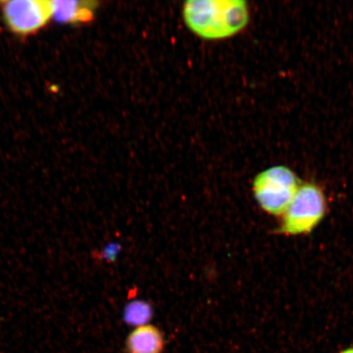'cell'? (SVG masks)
I'll return each instance as SVG.
<instances>
[{
  "label": "cell",
  "instance_id": "ba28073f",
  "mask_svg": "<svg viewBox=\"0 0 353 353\" xmlns=\"http://www.w3.org/2000/svg\"><path fill=\"white\" fill-rule=\"evenodd\" d=\"M120 250V247L116 244H110L105 246V248L101 251L98 258L108 260V261H114L117 258V252Z\"/></svg>",
  "mask_w": 353,
  "mask_h": 353
},
{
  "label": "cell",
  "instance_id": "277c9868",
  "mask_svg": "<svg viewBox=\"0 0 353 353\" xmlns=\"http://www.w3.org/2000/svg\"><path fill=\"white\" fill-rule=\"evenodd\" d=\"M0 7L8 28L21 37L39 32L52 19L51 1L46 0H8Z\"/></svg>",
  "mask_w": 353,
  "mask_h": 353
},
{
  "label": "cell",
  "instance_id": "3957f363",
  "mask_svg": "<svg viewBox=\"0 0 353 353\" xmlns=\"http://www.w3.org/2000/svg\"><path fill=\"white\" fill-rule=\"evenodd\" d=\"M300 185L297 175L290 168L273 166L255 176L254 196L264 212L281 217L296 195Z\"/></svg>",
  "mask_w": 353,
  "mask_h": 353
},
{
  "label": "cell",
  "instance_id": "7a4b0ae2",
  "mask_svg": "<svg viewBox=\"0 0 353 353\" xmlns=\"http://www.w3.org/2000/svg\"><path fill=\"white\" fill-rule=\"evenodd\" d=\"M327 213V201L323 190L312 183H301L296 195L281 216L278 233L301 236L311 233Z\"/></svg>",
  "mask_w": 353,
  "mask_h": 353
},
{
  "label": "cell",
  "instance_id": "52a82bcc",
  "mask_svg": "<svg viewBox=\"0 0 353 353\" xmlns=\"http://www.w3.org/2000/svg\"><path fill=\"white\" fill-rule=\"evenodd\" d=\"M152 308L149 303L144 301H134L128 304L123 312V320L126 323L135 325L148 324V321L152 317Z\"/></svg>",
  "mask_w": 353,
  "mask_h": 353
},
{
  "label": "cell",
  "instance_id": "5b68a950",
  "mask_svg": "<svg viewBox=\"0 0 353 353\" xmlns=\"http://www.w3.org/2000/svg\"><path fill=\"white\" fill-rule=\"evenodd\" d=\"M98 3L85 0L51 1L52 19L61 24L82 25L94 19Z\"/></svg>",
  "mask_w": 353,
  "mask_h": 353
},
{
  "label": "cell",
  "instance_id": "8992f818",
  "mask_svg": "<svg viewBox=\"0 0 353 353\" xmlns=\"http://www.w3.org/2000/svg\"><path fill=\"white\" fill-rule=\"evenodd\" d=\"M126 353H163L165 339L162 331L151 324L138 326L128 335Z\"/></svg>",
  "mask_w": 353,
  "mask_h": 353
},
{
  "label": "cell",
  "instance_id": "9c48e42d",
  "mask_svg": "<svg viewBox=\"0 0 353 353\" xmlns=\"http://www.w3.org/2000/svg\"><path fill=\"white\" fill-rule=\"evenodd\" d=\"M339 353H353V347L346 348V350H344L343 351Z\"/></svg>",
  "mask_w": 353,
  "mask_h": 353
},
{
  "label": "cell",
  "instance_id": "6da1fadb",
  "mask_svg": "<svg viewBox=\"0 0 353 353\" xmlns=\"http://www.w3.org/2000/svg\"><path fill=\"white\" fill-rule=\"evenodd\" d=\"M183 16L188 28L207 41L232 37L250 21L244 0H188L183 4Z\"/></svg>",
  "mask_w": 353,
  "mask_h": 353
}]
</instances>
